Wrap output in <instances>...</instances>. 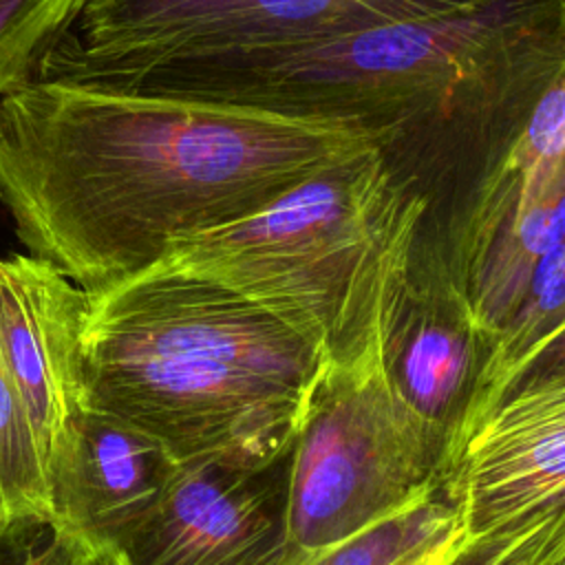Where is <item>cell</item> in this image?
<instances>
[{"mask_svg": "<svg viewBox=\"0 0 565 565\" xmlns=\"http://www.w3.org/2000/svg\"><path fill=\"white\" fill-rule=\"evenodd\" d=\"M373 146L349 124L35 79L0 95V203L31 256L97 294Z\"/></svg>", "mask_w": 565, "mask_h": 565, "instance_id": "1", "label": "cell"}, {"mask_svg": "<svg viewBox=\"0 0 565 565\" xmlns=\"http://www.w3.org/2000/svg\"><path fill=\"white\" fill-rule=\"evenodd\" d=\"M324 362L274 311L161 263L86 294L77 335L84 406L150 435L181 466L282 457Z\"/></svg>", "mask_w": 565, "mask_h": 565, "instance_id": "2", "label": "cell"}, {"mask_svg": "<svg viewBox=\"0 0 565 565\" xmlns=\"http://www.w3.org/2000/svg\"><path fill=\"white\" fill-rule=\"evenodd\" d=\"M558 26L565 0H488L327 40L159 60L73 84L349 124L380 146L430 124L486 71Z\"/></svg>", "mask_w": 565, "mask_h": 565, "instance_id": "3", "label": "cell"}, {"mask_svg": "<svg viewBox=\"0 0 565 565\" xmlns=\"http://www.w3.org/2000/svg\"><path fill=\"white\" fill-rule=\"evenodd\" d=\"M424 210L373 146L249 216L174 241L157 263L238 291L338 360L369 342Z\"/></svg>", "mask_w": 565, "mask_h": 565, "instance_id": "4", "label": "cell"}, {"mask_svg": "<svg viewBox=\"0 0 565 565\" xmlns=\"http://www.w3.org/2000/svg\"><path fill=\"white\" fill-rule=\"evenodd\" d=\"M446 463L444 437L384 382L373 324L360 353L327 358L289 446V543L316 554L439 494Z\"/></svg>", "mask_w": 565, "mask_h": 565, "instance_id": "5", "label": "cell"}, {"mask_svg": "<svg viewBox=\"0 0 565 565\" xmlns=\"http://www.w3.org/2000/svg\"><path fill=\"white\" fill-rule=\"evenodd\" d=\"M488 0H90L38 79L84 82L172 57L327 40Z\"/></svg>", "mask_w": 565, "mask_h": 565, "instance_id": "6", "label": "cell"}, {"mask_svg": "<svg viewBox=\"0 0 565 565\" xmlns=\"http://www.w3.org/2000/svg\"><path fill=\"white\" fill-rule=\"evenodd\" d=\"M375 353L391 393L444 437L450 457L479 413L492 342L422 216L384 287Z\"/></svg>", "mask_w": 565, "mask_h": 565, "instance_id": "7", "label": "cell"}, {"mask_svg": "<svg viewBox=\"0 0 565 565\" xmlns=\"http://www.w3.org/2000/svg\"><path fill=\"white\" fill-rule=\"evenodd\" d=\"M439 497L463 539L565 510V347L541 358L461 435Z\"/></svg>", "mask_w": 565, "mask_h": 565, "instance_id": "8", "label": "cell"}, {"mask_svg": "<svg viewBox=\"0 0 565 565\" xmlns=\"http://www.w3.org/2000/svg\"><path fill=\"white\" fill-rule=\"evenodd\" d=\"M287 457L260 468L179 466L108 565H298L289 543Z\"/></svg>", "mask_w": 565, "mask_h": 565, "instance_id": "9", "label": "cell"}, {"mask_svg": "<svg viewBox=\"0 0 565 565\" xmlns=\"http://www.w3.org/2000/svg\"><path fill=\"white\" fill-rule=\"evenodd\" d=\"M86 294L51 263L0 256V355L24 408L38 457L49 472L75 415L84 408L77 335Z\"/></svg>", "mask_w": 565, "mask_h": 565, "instance_id": "10", "label": "cell"}, {"mask_svg": "<svg viewBox=\"0 0 565 565\" xmlns=\"http://www.w3.org/2000/svg\"><path fill=\"white\" fill-rule=\"evenodd\" d=\"M181 463L139 428L82 408L49 472V530L106 558Z\"/></svg>", "mask_w": 565, "mask_h": 565, "instance_id": "11", "label": "cell"}, {"mask_svg": "<svg viewBox=\"0 0 565 565\" xmlns=\"http://www.w3.org/2000/svg\"><path fill=\"white\" fill-rule=\"evenodd\" d=\"M51 501L38 448L0 355V527L49 525Z\"/></svg>", "mask_w": 565, "mask_h": 565, "instance_id": "12", "label": "cell"}, {"mask_svg": "<svg viewBox=\"0 0 565 565\" xmlns=\"http://www.w3.org/2000/svg\"><path fill=\"white\" fill-rule=\"evenodd\" d=\"M90 0H0V95L31 84Z\"/></svg>", "mask_w": 565, "mask_h": 565, "instance_id": "13", "label": "cell"}, {"mask_svg": "<svg viewBox=\"0 0 565 565\" xmlns=\"http://www.w3.org/2000/svg\"><path fill=\"white\" fill-rule=\"evenodd\" d=\"M452 523H457L452 510L435 494L335 545L309 554L298 565H397Z\"/></svg>", "mask_w": 565, "mask_h": 565, "instance_id": "14", "label": "cell"}, {"mask_svg": "<svg viewBox=\"0 0 565 565\" xmlns=\"http://www.w3.org/2000/svg\"><path fill=\"white\" fill-rule=\"evenodd\" d=\"M558 550H565V510L472 539L459 532L444 565H541Z\"/></svg>", "mask_w": 565, "mask_h": 565, "instance_id": "15", "label": "cell"}, {"mask_svg": "<svg viewBox=\"0 0 565 565\" xmlns=\"http://www.w3.org/2000/svg\"><path fill=\"white\" fill-rule=\"evenodd\" d=\"M22 565H106V561L93 556L75 541L49 530V541L26 556Z\"/></svg>", "mask_w": 565, "mask_h": 565, "instance_id": "16", "label": "cell"}, {"mask_svg": "<svg viewBox=\"0 0 565 565\" xmlns=\"http://www.w3.org/2000/svg\"><path fill=\"white\" fill-rule=\"evenodd\" d=\"M457 539H459V527H457V523H452L450 527L441 530L439 534H435L433 539L422 543L408 556H404L397 565H444V561L450 554V550L455 547Z\"/></svg>", "mask_w": 565, "mask_h": 565, "instance_id": "17", "label": "cell"}, {"mask_svg": "<svg viewBox=\"0 0 565 565\" xmlns=\"http://www.w3.org/2000/svg\"><path fill=\"white\" fill-rule=\"evenodd\" d=\"M541 565H565V550L554 552V554H552V556H547Z\"/></svg>", "mask_w": 565, "mask_h": 565, "instance_id": "18", "label": "cell"}, {"mask_svg": "<svg viewBox=\"0 0 565 565\" xmlns=\"http://www.w3.org/2000/svg\"><path fill=\"white\" fill-rule=\"evenodd\" d=\"M106 565H108V563H106Z\"/></svg>", "mask_w": 565, "mask_h": 565, "instance_id": "19", "label": "cell"}]
</instances>
